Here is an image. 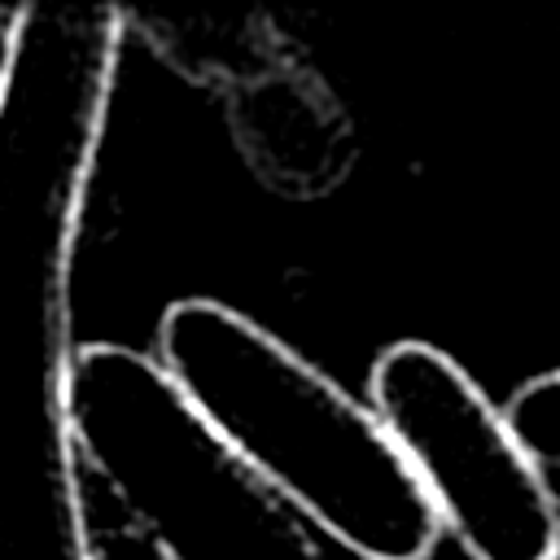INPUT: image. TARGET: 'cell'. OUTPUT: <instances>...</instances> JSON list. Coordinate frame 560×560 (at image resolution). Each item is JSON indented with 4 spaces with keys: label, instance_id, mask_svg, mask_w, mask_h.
<instances>
[{
    "label": "cell",
    "instance_id": "cell-1",
    "mask_svg": "<svg viewBox=\"0 0 560 560\" xmlns=\"http://www.w3.org/2000/svg\"><path fill=\"white\" fill-rule=\"evenodd\" d=\"M118 4L13 9L0 61V560H96L70 420V262L122 52Z\"/></svg>",
    "mask_w": 560,
    "mask_h": 560
},
{
    "label": "cell",
    "instance_id": "cell-2",
    "mask_svg": "<svg viewBox=\"0 0 560 560\" xmlns=\"http://www.w3.org/2000/svg\"><path fill=\"white\" fill-rule=\"evenodd\" d=\"M158 363L262 481L363 560H429L442 521L376 407L214 298H179Z\"/></svg>",
    "mask_w": 560,
    "mask_h": 560
},
{
    "label": "cell",
    "instance_id": "cell-3",
    "mask_svg": "<svg viewBox=\"0 0 560 560\" xmlns=\"http://www.w3.org/2000/svg\"><path fill=\"white\" fill-rule=\"evenodd\" d=\"M79 459L162 560H324L302 512L131 346H83L70 381Z\"/></svg>",
    "mask_w": 560,
    "mask_h": 560
},
{
    "label": "cell",
    "instance_id": "cell-4",
    "mask_svg": "<svg viewBox=\"0 0 560 560\" xmlns=\"http://www.w3.org/2000/svg\"><path fill=\"white\" fill-rule=\"evenodd\" d=\"M368 394L472 560H551L560 499L547 468L459 359L433 341H394L376 354Z\"/></svg>",
    "mask_w": 560,
    "mask_h": 560
},
{
    "label": "cell",
    "instance_id": "cell-5",
    "mask_svg": "<svg viewBox=\"0 0 560 560\" xmlns=\"http://www.w3.org/2000/svg\"><path fill=\"white\" fill-rule=\"evenodd\" d=\"M232 136L254 175L284 192H315L332 179V109L324 92L298 70H262L232 88Z\"/></svg>",
    "mask_w": 560,
    "mask_h": 560
},
{
    "label": "cell",
    "instance_id": "cell-6",
    "mask_svg": "<svg viewBox=\"0 0 560 560\" xmlns=\"http://www.w3.org/2000/svg\"><path fill=\"white\" fill-rule=\"evenodd\" d=\"M508 420L542 468H560V368L521 381L508 398Z\"/></svg>",
    "mask_w": 560,
    "mask_h": 560
},
{
    "label": "cell",
    "instance_id": "cell-7",
    "mask_svg": "<svg viewBox=\"0 0 560 560\" xmlns=\"http://www.w3.org/2000/svg\"><path fill=\"white\" fill-rule=\"evenodd\" d=\"M96 560H162V551L136 529V525H109L105 534H92Z\"/></svg>",
    "mask_w": 560,
    "mask_h": 560
},
{
    "label": "cell",
    "instance_id": "cell-8",
    "mask_svg": "<svg viewBox=\"0 0 560 560\" xmlns=\"http://www.w3.org/2000/svg\"><path fill=\"white\" fill-rule=\"evenodd\" d=\"M9 26H13V9H0V39H9Z\"/></svg>",
    "mask_w": 560,
    "mask_h": 560
},
{
    "label": "cell",
    "instance_id": "cell-9",
    "mask_svg": "<svg viewBox=\"0 0 560 560\" xmlns=\"http://www.w3.org/2000/svg\"><path fill=\"white\" fill-rule=\"evenodd\" d=\"M551 560H560V542H556V551H551Z\"/></svg>",
    "mask_w": 560,
    "mask_h": 560
}]
</instances>
